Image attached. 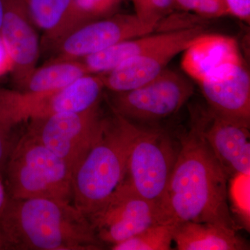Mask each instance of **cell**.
I'll return each instance as SVG.
<instances>
[{
  "label": "cell",
  "instance_id": "obj_1",
  "mask_svg": "<svg viewBox=\"0 0 250 250\" xmlns=\"http://www.w3.org/2000/svg\"><path fill=\"white\" fill-rule=\"evenodd\" d=\"M228 175L204 137L198 113L181 138L161 207L171 225L191 221L236 230L229 208Z\"/></svg>",
  "mask_w": 250,
  "mask_h": 250
},
{
  "label": "cell",
  "instance_id": "obj_2",
  "mask_svg": "<svg viewBox=\"0 0 250 250\" xmlns=\"http://www.w3.org/2000/svg\"><path fill=\"white\" fill-rule=\"evenodd\" d=\"M0 231L10 250H101L89 220L70 202L6 197Z\"/></svg>",
  "mask_w": 250,
  "mask_h": 250
},
{
  "label": "cell",
  "instance_id": "obj_3",
  "mask_svg": "<svg viewBox=\"0 0 250 250\" xmlns=\"http://www.w3.org/2000/svg\"><path fill=\"white\" fill-rule=\"evenodd\" d=\"M72 174V204L89 218L124 181L136 125L116 111Z\"/></svg>",
  "mask_w": 250,
  "mask_h": 250
},
{
  "label": "cell",
  "instance_id": "obj_4",
  "mask_svg": "<svg viewBox=\"0 0 250 250\" xmlns=\"http://www.w3.org/2000/svg\"><path fill=\"white\" fill-rule=\"evenodd\" d=\"M72 174L65 161L25 131L10 154L3 181L10 198L43 197L72 203Z\"/></svg>",
  "mask_w": 250,
  "mask_h": 250
},
{
  "label": "cell",
  "instance_id": "obj_5",
  "mask_svg": "<svg viewBox=\"0 0 250 250\" xmlns=\"http://www.w3.org/2000/svg\"><path fill=\"white\" fill-rule=\"evenodd\" d=\"M179 149L164 130L136 125L123 184L139 196L161 205Z\"/></svg>",
  "mask_w": 250,
  "mask_h": 250
},
{
  "label": "cell",
  "instance_id": "obj_6",
  "mask_svg": "<svg viewBox=\"0 0 250 250\" xmlns=\"http://www.w3.org/2000/svg\"><path fill=\"white\" fill-rule=\"evenodd\" d=\"M28 134L65 161L73 171L103 133L100 103L85 111L29 120Z\"/></svg>",
  "mask_w": 250,
  "mask_h": 250
},
{
  "label": "cell",
  "instance_id": "obj_7",
  "mask_svg": "<svg viewBox=\"0 0 250 250\" xmlns=\"http://www.w3.org/2000/svg\"><path fill=\"white\" fill-rule=\"evenodd\" d=\"M193 93L190 80L167 67L146 84L128 91L113 93L111 107L131 121H159L175 114Z\"/></svg>",
  "mask_w": 250,
  "mask_h": 250
},
{
  "label": "cell",
  "instance_id": "obj_8",
  "mask_svg": "<svg viewBox=\"0 0 250 250\" xmlns=\"http://www.w3.org/2000/svg\"><path fill=\"white\" fill-rule=\"evenodd\" d=\"M88 220L100 243L111 246L154 225L170 224L160 204L139 196L124 184Z\"/></svg>",
  "mask_w": 250,
  "mask_h": 250
},
{
  "label": "cell",
  "instance_id": "obj_9",
  "mask_svg": "<svg viewBox=\"0 0 250 250\" xmlns=\"http://www.w3.org/2000/svg\"><path fill=\"white\" fill-rule=\"evenodd\" d=\"M103 75H87L63 88L45 93L6 89L10 108L19 123L59 113L85 111L100 103Z\"/></svg>",
  "mask_w": 250,
  "mask_h": 250
},
{
  "label": "cell",
  "instance_id": "obj_10",
  "mask_svg": "<svg viewBox=\"0 0 250 250\" xmlns=\"http://www.w3.org/2000/svg\"><path fill=\"white\" fill-rule=\"evenodd\" d=\"M156 28L143 22L135 14H115L81 26L65 36L49 61L77 60L123 41L151 34Z\"/></svg>",
  "mask_w": 250,
  "mask_h": 250
},
{
  "label": "cell",
  "instance_id": "obj_11",
  "mask_svg": "<svg viewBox=\"0 0 250 250\" xmlns=\"http://www.w3.org/2000/svg\"><path fill=\"white\" fill-rule=\"evenodd\" d=\"M205 34L201 26L186 28L182 35L176 40L130 59L111 71L101 74L104 88L118 93L146 84L167 68L176 56L184 52Z\"/></svg>",
  "mask_w": 250,
  "mask_h": 250
},
{
  "label": "cell",
  "instance_id": "obj_12",
  "mask_svg": "<svg viewBox=\"0 0 250 250\" xmlns=\"http://www.w3.org/2000/svg\"><path fill=\"white\" fill-rule=\"evenodd\" d=\"M2 1L4 16L0 39L12 61L13 80L18 90H21L36 68L41 43L22 0Z\"/></svg>",
  "mask_w": 250,
  "mask_h": 250
},
{
  "label": "cell",
  "instance_id": "obj_13",
  "mask_svg": "<svg viewBox=\"0 0 250 250\" xmlns=\"http://www.w3.org/2000/svg\"><path fill=\"white\" fill-rule=\"evenodd\" d=\"M198 84L210 111L250 126V75L244 61L225 65Z\"/></svg>",
  "mask_w": 250,
  "mask_h": 250
},
{
  "label": "cell",
  "instance_id": "obj_14",
  "mask_svg": "<svg viewBox=\"0 0 250 250\" xmlns=\"http://www.w3.org/2000/svg\"><path fill=\"white\" fill-rule=\"evenodd\" d=\"M204 137L228 178L250 174V126L208 111L198 113Z\"/></svg>",
  "mask_w": 250,
  "mask_h": 250
},
{
  "label": "cell",
  "instance_id": "obj_15",
  "mask_svg": "<svg viewBox=\"0 0 250 250\" xmlns=\"http://www.w3.org/2000/svg\"><path fill=\"white\" fill-rule=\"evenodd\" d=\"M243 60L237 41L229 36L205 34L184 52L181 65L197 83L228 64Z\"/></svg>",
  "mask_w": 250,
  "mask_h": 250
},
{
  "label": "cell",
  "instance_id": "obj_16",
  "mask_svg": "<svg viewBox=\"0 0 250 250\" xmlns=\"http://www.w3.org/2000/svg\"><path fill=\"white\" fill-rule=\"evenodd\" d=\"M186 28L174 29L158 34H147L123 41L108 48L78 59L90 75H98L111 71L130 59L169 43L178 39Z\"/></svg>",
  "mask_w": 250,
  "mask_h": 250
},
{
  "label": "cell",
  "instance_id": "obj_17",
  "mask_svg": "<svg viewBox=\"0 0 250 250\" xmlns=\"http://www.w3.org/2000/svg\"><path fill=\"white\" fill-rule=\"evenodd\" d=\"M173 241L179 250L250 249L236 230L208 223L187 221L174 225Z\"/></svg>",
  "mask_w": 250,
  "mask_h": 250
},
{
  "label": "cell",
  "instance_id": "obj_18",
  "mask_svg": "<svg viewBox=\"0 0 250 250\" xmlns=\"http://www.w3.org/2000/svg\"><path fill=\"white\" fill-rule=\"evenodd\" d=\"M123 0H72L66 17L42 47L55 49L61 41L81 26L116 14Z\"/></svg>",
  "mask_w": 250,
  "mask_h": 250
},
{
  "label": "cell",
  "instance_id": "obj_19",
  "mask_svg": "<svg viewBox=\"0 0 250 250\" xmlns=\"http://www.w3.org/2000/svg\"><path fill=\"white\" fill-rule=\"evenodd\" d=\"M90 75L80 61H49L36 68L22 90L25 93H45L70 85L85 75Z\"/></svg>",
  "mask_w": 250,
  "mask_h": 250
},
{
  "label": "cell",
  "instance_id": "obj_20",
  "mask_svg": "<svg viewBox=\"0 0 250 250\" xmlns=\"http://www.w3.org/2000/svg\"><path fill=\"white\" fill-rule=\"evenodd\" d=\"M35 27L44 33L41 45L50 39L66 17L72 0H22Z\"/></svg>",
  "mask_w": 250,
  "mask_h": 250
},
{
  "label": "cell",
  "instance_id": "obj_21",
  "mask_svg": "<svg viewBox=\"0 0 250 250\" xmlns=\"http://www.w3.org/2000/svg\"><path fill=\"white\" fill-rule=\"evenodd\" d=\"M174 225L161 224L111 246L113 250H169L173 241Z\"/></svg>",
  "mask_w": 250,
  "mask_h": 250
},
{
  "label": "cell",
  "instance_id": "obj_22",
  "mask_svg": "<svg viewBox=\"0 0 250 250\" xmlns=\"http://www.w3.org/2000/svg\"><path fill=\"white\" fill-rule=\"evenodd\" d=\"M250 174H238L229 178V188L233 213L248 231L250 225Z\"/></svg>",
  "mask_w": 250,
  "mask_h": 250
},
{
  "label": "cell",
  "instance_id": "obj_23",
  "mask_svg": "<svg viewBox=\"0 0 250 250\" xmlns=\"http://www.w3.org/2000/svg\"><path fill=\"white\" fill-rule=\"evenodd\" d=\"M19 125L0 98V179L2 180L5 166L19 139L14 136V130Z\"/></svg>",
  "mask_w": 250,
  "mask_h": 250
},
{
  "label": "cell",
  "instance_id": "obj_24",
  "mask_svg": "<svg viewBox=\"0 0 250 250\" xmlns=\"http://www.w3.org/2000/svg\"><path fill=\"white\" fill-rule=\"evenodd\" d=\"M135 15L146 24L157 27L161 20L174 7V0H131Z\"/></svg>",
  "mask_w": 250,
  "mask_h": 250
},
{
  "label": "cell",
  "instance_id": "obj_25",
  "mask_svg": "<svg viewBox=\"0 0 250 250\" xmlns=\"http://www.w3.org/2000/svg\"><path fill=\"white\" fill-rule=\"evenodd\" d=\"M174 7L195 13L205 18H218L229 15L225 0H174Z\"/></svg>",
  "mask_w": 250,
  "mask_h": 250
},
{
  "label": "cell",
  "instance_id": "obj_26",
  "mask_svg": "<svg viewBox=\"0 0 250 250\" xmlns=\"http://www.w3.org/2000/svg\"><path fill=\"white\" fill-rule=\"evenodd\" d=\"M229 15L243 22H250V0H225Z\"/></svg>",
  "mask_w": 250,
  "mask_h": 250
},
{
  "label": "cell",
  "instance_id": "obj_27",
  "mask_svg": "<svg viewBox=\"0 0 250 250\" xmlns=\"http://www.w3.org/2000/svg\"><path fill=\"white\" fill-rule=\"evenodd\" d=\"M13 63L7 49L0 39V77L12 71Z\"/></svg>",
  "mask_w": 250,
  "mask_h": 250
},
{
  "label": "cell",
  "instance_id": "obj_28",
  "mask_svg": "<svg viewBox=\"0 0 250 250\" xmlns=\"http://www.w3.org/2000/svg\"><path fill=\"white\" fill-rule=\"evenodd\" d=\"M3 180L0 179V212L2 210L3 207L6 202V191H5V188L4 186L2 185Z\"/></svg>",
  "mask_w": 250,
  "mask_h": 250
},
{
  "label": "cell",
  "instance_id": "obj_29",
  "mask_svg": "<svg viewBox=\"0 0 250 250\" xmlns=\"http://www.w3.org/2000/svg\"><path fill=\"white\" fill-rule=\"evenodd\" d=\"M10 250V248L7 242L5 240L4 236L0 231V250Z\"/></svg>",
  "mask_w": 250,
  "mask_h": 250
},
{
  "label": "cell",
  "instance_id": "obj_30",
  "mask_svg": "<svg viewBox=\"0 0 250 250\" xmlns=\"http://www.w3.org/2000/svg\"><path fill=\"white\" fill-rule=\"evenodd\" d=\"M3 16H4V6H3L2 0H0V30L2 24Z\"/></svg>",
  "mask_w": 250,
  "mask_h": 250
}]
</instances>
